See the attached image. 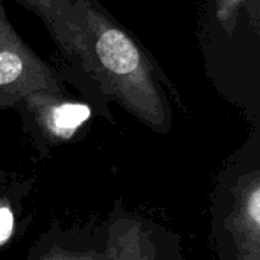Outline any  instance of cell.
Returning a JSON list of instances; mask_svg holds the SVG:
<instances>
[{
	"mask_svg": "<svg viewBox=\"0 0 260 260\" xmlns=\"http://www.w3.org/2000/svg\"><path fill=\"white\" fill-rule=\"evenodd\" d=\"M56 90L53 73L21 43L0 9V99L9 102Z\"/></svg>",
	"mask_w": 260,
	"mask_h": 260,
	"instance_id": "277c9868",
	"label": "cell"
},
{
	"mask_svg": "<svg viewBox=\"0 0 260 260\" xmlns=\"http://www.w3.org/2000/svg\"><path fill=\"white\" fill-rule=\"evenodd\" d=\"M101 247H78L72 244V236L46 235L34 247L27 260H102Z\"/></svg>",
	"mask_w": 260,
	"mask_h": 260,
	"instance_id": "52a82bcc",
	"label": "cell"
},
{
	"mask_svg": "<svg viewBox=\"0 0 260 260\" xmlns=\"http://www.w3.org/2000/svg\"><path fill=\"white\" fill-rule=\"evenodd\" d=\"M29 98L32 99V108L38 123L52 139L69 140L91 116V110L85 104L72 101H47L41 104L35 96Z\"/></svg>",
	"mask_w": 260,
	"mask_h": 260,
	"instance_id": "5b68a950",
	"label": "cell"
},
{
	"mask_svg": "<svg viewBox=\"0 0 260 260\" xmlns=\"http://www.w3.org/2000/svg\"><path fill=\"white\" fill-rule=\"evenodd\" d=\"M14 233V212L12 207L0 201V248L5 247Z\"/></svg>",
	"mask_w": 260,
	"mask_h": 260,
	"instance_id": "ba28073f",
	"label": "cell"
},
{
	"mask_svg": "<svg viewBox=\"0 0 260 260\" xmlns=\"http://www.w3.org/2000/svg\"><path fill=\"white\" fill-rule=\"evenodd\" d=\"M245 0H218V14L221 20H227L239 5H242Z\"/></svg>",
	"mask_w": 260,
	"mask_h": 260,
	"instance_id": "9c48e42d",
	"label": "cell"
},
{
	"mask_svg": "<svg viewBox=\"0 0 260 260\" xmlns=\"http://www.w3.org/2000/svg\"><path fill=\"white\" fill-rule=\"evenodd\" d=\"M212 238L221 260H260V157H235L212 201Z\"/></svg>",
	"mask_w": 260,
	"mask_h": 260,
	"instance_id": "7a4b0ae2",
	"label": "cell"
},
{
	"mask_svg": "<svg viewBox=\"0 0 260 260\" xmlns=\"http://www.w3.org/2000/svg\"><path fill=\"white\" fill-rule=\"evenodd\" d=\"M73 14V53L125 108L149 126L168 129L171 116L165 94L134 40L87 0H76Z\"/></svg>",
	"mask_w": 260,
	"mask_h": 260,
	"instance_id": "6da1fadb",
	"label": "cell"
},
{
	"mask_svg": "<svg viewBox=\"0 0 260 260\" xmlns=\"http://www.w3.org/2000/svg\"><path fill=\"white\" fill-rule=\"evenodd\" d=\"M50 26L58 41L73 53L75 46V14L73 5L67 0H24Z\"/></svg>",
	"mask_w": 260,
	"mask_h": 260,
	"instance_id": "8992f818",
	"label": "cell"
},
{
	"mask_svg": "<svg viewBox=\"0 0 260 260\" xmlns=\"http://www.w3.org/2000/svg\"><path fill=\"white\" fill-rule=\"evenodd\" d=\"M102 260H183L180 238L117 204L104 232Z\"/></svg>",
	"mask_w": 260,
	"mask_h": 260,
	"instance_id": "3957f363",
	"label": "cell"
}]
</instances>
